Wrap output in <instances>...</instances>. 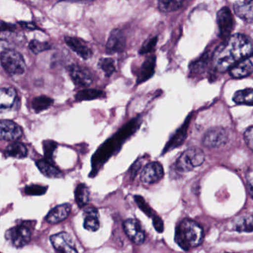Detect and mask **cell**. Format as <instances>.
I'll use <instances>...</instances> for the list:
<instances>
[{
  "label": "cell",
  "instance_id": "8d00e7d4",
  "mask_svg": "<svg viewBox=\"0 0 253 253\" xmlns=\"http://www.w3.org/2000/svg\"><path fill=\"white\" fill-rule=\"evenodd\" d=\"M154 226L158 232H162L164 230V223L162 220L158 216H155L153 217Z\"/></svg>",
  "mask_w": 253,
  "mask_h": 253
},
{
  "label": "cell",
  "instance_id": "f1b7e54d",
  "mask_svg": "<svg viewBox=\"0 0 253 253\" xmlns=\"http://www.w3.org/2000/svg\"><path fill=\"white\" fill-rule=\"evenodd\" d=\"M51 48H52V46L48 42H41V41H37V40H33L29 43V48L35 54H38L42 52V51L51 49Z\"/></svg>",
  "mask_w": 253,
  "mask_h": 253
},
{
  "label": "cell",
  "instance_id": "484cf974",
  "mask_svg": "<svg viewBox=\"0 0 253 253\" xmlns=\"http://www.w3.org/2000/svg\"><path fill=\"white\" fill-rule=\"evenodd\" d=\"M183 0H158V8L164 13L173 12L181 7Z\"/></svg>",
  "mask_w": 253,
  "mask_h": 253
},
{
  "label": "cell",
  "instance_id": "d6a6232c",
  "mask_svg": "<svg viewBox=\"0 0 253 253\" xmlns=\"http://www.w3.org/2000/svg\"><path fill=\"white\" fill-rule=\"evenodd\" d=\"M207 55H204L201 60H198V61L192 63L190 66L191 70H192V72H199L201 69L205 68V66H207Z\"/></svg>",
  "mask_w": 253,
  "mask_h": 253
},
{
  "label": "cell",
  "instance_id": "74e56055",
  "mask_svg": "<svg viewBox=\"0 0 253 253\" xmlns=\"http://www.w3.org/2000/svg\"><path fill=\"white\" fill-rule=\"evenodd\" d=\"M19 24L20 26L26 29H29V30H35V29H38V26H35V24L32 23H26V22H20Z\"/></svg>",
  "mask_w": 253,
  "mask_h": 253
},
{
  "label": "cell",
  "instance_id": "d590c367",
  "mask_svg": "<svg viewBox=\"0 0 253 253\" xmlns=\"http://www.w3.org/2000/svg\"><path fill=\"white\" fill-rule=\"evenodd\" d=\"M253 169H252L251 167H250V169L248 170V171H247V186H248L249 192H250V195L251 197H253Z\"/></svg>",
  "mask_w": 253,
  "mask_h": 253
},
{
  "label": "cell",
  "instance_id": "8fae6325",
  "mask_svg": "<svg viewBox=\"0 0 253 253\" xmlns=\"http://www.w3.org/2000/svg\"><path fill=\"white\" fill-rule=\"evenodd\" d=\"M217 22L220 30V37L226 39L233 29V17L227 7H223L217 14Z\"/></svg>",
  "mask_w": 253,
  "mask_h": 253
},
{
  "label": "cell",
  "instance_id": "ac0fdd59",
  "mask_svg": "<svg viewBox=\"0 0 253 253\" xmlns=\"http://www.w3.org/2000/svg\"><path fill=\"white\" fill-rule=\"evenodd\" d=\"M233 9L239 18L247 23L253 22V0L238 1L234 3Z\"/></svg>",
  "mask_w": 253,
  "mask_h": 253
},
{
  "label": "cell",
  "instance_id": "ffe728a7",
  "mask_svg": "<svg viewBox=\"0 0 253 253\" xmlns=\"http://www.w3.org/2000/svg\"><path fill=\"white\" fill-rule=\"evenodd\" d=\"M155 63H156V57L155 56H151L148 57L140 68L139 72L137 82L143 83L149 80L155 72Z\"/></svg>",
  "mask_w": 253,
  "mask_h": 253
},
{
  "label": "cell",
  "instance_id": "7a4b0ae2",
  "mask_svg": "<svg viewBox=\"0 0 253 253\" xmlns=\"http://www.w3.org/2000/svg\"><path fill=\"white\" fill-rule=\"evenodd\" d=\"M203 238L202 227L190 219H183L176 229L175 242L186 251L199 246Z\"/></svg>",
  "mask_w": 253,
  "mask_h": 253
},
{
  "label": "cell",
  "instance_id": "277c9868",
  "mask_svg": "<svg viewBox=\"0 0 253 253\" xmlns=\"http://www.w3.org/2000/svg\"><path fill=\"white\" fill-rule=\"evenodd\" d=\"M204 161L205 155L202 149L198 147L189 148L184 151L176 161V168L182 172H187L202 165Z\"/></svg>",
  "mask_w": 253,
  "mask_h": 253
},
{
  "label": "cell",
  "instance_id": "836d02e7",
  "mask_svg": "<svg viewBox=\"0 0 253 253\" xmlns=\"http://www.w3.org/2000/svg\"><path fill=\"white\" fill-rule=\"evenodd\" d=\"M244 138L245 140L246 144L248 146L250 150L253 151V127L250 126L244 134Z\"/></svg>",
  "mask_w": 253,
  "mask_h": 253
},
{
  "label": "cell",
  "instance_id": "d4e9b609",
  "mask_svg": "<svg viewBox=\"0 0 253 253\" xmlns=\"http://www.w3.org/2000/svg\"><path fill=\"white\" fill-rule=\"evenodd\" d=\"M90 191L88 186L84 183L78 185L75 190V200L80 207H84L89 201Z\"/></svg>",
  "mask_w": 253,
  "mask_h": 253
},
{
  "label": "cell",
  "instance_id": "f546056e",
  "mask_svg": "<svg viewBox=\"0 0 253 253\" xmlns=\"http://www.w3.org/2000/svg\"><path fill=\"white\" fill-rule=\"evenodd\" d=\"M99 67L106 74V76L110 77L115 72V61L111 58H103L99 61Z\"/></svg>",
  "mask_w": 253,
  "mask_h": 253
},
{
  "label": "cell",
  "instance_id": "2e32d148",
  "mask_svg": "<svg viewBox=\"0 0 253 253\" xmlns=\"http://www.w3.org/2000/svg\"><path fill=\"white\" fill-rule=\"evenodd\" d=\"M253 66L252 59L244 58V60L234 65L230 68L229 74L233 78H244L250 76L253 73Z\"/></svg>",
  "mask_w": 253,
  "mask_h": 253
},
{
  "label": "cell",
  "instance_id": "e0dca14e",
  "mask_svg": "<svg viewBox=\"0 0 253 253\" xmlns=\"http://www.w3.org/2000/svg\"><path fill=\"white\" fill-rule=\"evenodd\" d=\"M17 97V91L14 88H0V113L10 110L15 103Z\"/></svg>",
  "mask_w": 253,
  "mask_h": 253
},
{
  "label": "cell",
  "instance_id": "1f68e13d",
  "mask_svg": "<svg viewBox=\"0 0 253 253\" xmlns=\"http://www.w3.org/2000/svg\"><path fill=\"white\" fill-rule=\"evenodd\" d=\"M26 193L31 195H41L46 192L47 187L39 186V185H31L26 186Z\"/></svg>",
  "mask_w": 253,
  "mask_h": 253
},
{
  "label": "cell",
  "instance_id": "83f0119b",
  "mask_svg": "<svg viewBox=\"0 0 253 253\" xmlns=\"http://www.w3.org/2000/svg\"><path fill=\"white\" fill-rule=\"evenodd\" d=\"M103 92L100 90L96 89H85L79 91L77 94V100L82 101V100H91L99 98L103 96Z\"/></svg>",
  "mask_w": 253,
  "mask_h": 253
},
{
  "label": "cell",
  "instance_id": "44dd1931",
  "mask_svg": "<svg viewBox=\"0 0 253 253\" xmlns=\"http://www.w3.org/2000/svg\"><path fill=\"white\" fill-rule=\"evenodd\" d=\"M37 166L40 171L46 177L50 178H60L63 177V173L48 161L40 160L37 162Z\"/></svg>",
  "mask_w": 253,
  "mask_h": 253
},
{
  "label": "cell",
  "instance_id": "8992f818",
  "mask_svg": "<svg viewBox=\"0 0 253 253\" xmlns=\"http://www.w3.org/2000/svg\"><path fill=\"white\" fill-rule=\"evenodd\" d=\"M31 237L32 233L30 229L25 225L14 226L5 232L7 241L17 248H21L27 245L30 242Z\"/></svg>",
  "mask_w": 253,
  "mask_h": 253
},
{
  "label": "cell",
  "instance_id": "7c38bea8",
  "mask_svg": "<svg viewBox=\"0 0 253 253\" xmlns=\"http://www.w3.org/2000/svg\"><path fill=\"white\" fill-rule=\"evenodd\" d=\"M69 73L72 81L78 86L88 87L92 84V75L85 68L72 65L69 68Z\"/></svg>",
  "mask_w": 253,
  "mask_h": 253
},
{
  "label": "cell",
  "instance_id": "52a82bcc",
  "mask_svg": "<svg viewBox=\"0 0 253 253\" xmlns=\"http://www.w3.org/2000/svg\"><path fill=\"white\" fill-rule=\"evenodd\" d=\"M50 241L56 251L59 253H78L72 237L66 232H60V233L51 235L50 237Z\"/></svg>",
  "mask_w": 253,
  "mask_h": 253
},
{
  "label": "cell",
  "instance_id": "9a60e30c",
  "mask_svg": "<svg viewBox=\"0 0 253 253\" xmlns=\"http://www.w3.org/2000/svg\"><path fill=\"white\" fill-rule=\"evenodd\" d=\"M72 207L69 204H61L54 207L47 214L45 220L51 224L58 223L67 218L70 214Z\"/></svg>",
  "mask_w": 253,
  "mask_h": 253
},
{
  "label": "cell",
  "instance_id": "4fadbf2b",
  "mask_svg": "<svg viewBox=\"0 0 253 253\" xmlns=\"http://www.w3.org/2000/svg\"><path fill=\"white\" fill-rule=\"evenodd\" d=\"M126 46V38L123 32L118 29L112 31L106 44V51L109 54L121 53Z\"/></svg>",
  "mask_w": 253,
  "mask_h": 253
},
{
  "label": "cell",
  "instance_id": "ba28073f",
  "mask_svg": "<svg viewBox=\"0 0 253 253\" xmlns=\"http://www.w3.org/2000/svg\"><path fill=\"white\" fill-rule=\"evenodd\" d=\"M23 135V130L16 123L0 120V140H17Z\"/></svg>",
  "mask_w": 253,
  "mask_h": 253
},
{
  "label": "cell",
  "instance_id": "e575fe53",
  "mask_svg": "<svg viewBox=\"0 0 253 253\" xmlns=\"http://www.w3.org/2000/svg\"><path fill=\"white\" fill-rule=\"evenodd\" d=\"M56 143L53 141H45L44 143V151H45V155L47 158L51 159V156H52L53 152H54V149H56Z\"/></svg>",
  "mask_w": 253,
  "mask_h": 253
},
{
  "label": "cell",
  "instance_id": "7402d4cb",
  "mask_svg": "<svg viewBox=\"0 0 253 253\" xmlns=\"http://www.w3.org/2000/svg\"><path fill=\"white\" fill-rule=\"evenodd\" d=\"M5 155L11 158H26L28 155V149L26 145L20 142L11 143L5 149Z\"/></svg>",
  "mask_w": 253,
  "mask_h": 253
},
{
  "label": "cell",
  "instance_id": "3957f363",
  "mask_svg": "<svg viewBox=\"0 0 253 253\" xmlns=\"http://www.w3.org/2000/svg\"><path fill=\"white\" fill-rule=\"evenodd\" d=\"M0 61L5 72L11 76L25 73L26 62L21 54L11 48H6L0 54Z\"/></svg>",
  "mask_w": 253,
  "mask_h": 253
},
{
  "label": "cell",
  "instance_id": "5bb4252c",
  "mask_svg": "<svg viewBox=\"0 0 253 253\" xmlns=\"http://www.w3.org/2000/svg\"><path fill=\"white\" fill-rule=\"evenodd\" d=\"M65 42H66V45L72 51H75L78 55H79L81 58L84 59V60H88V59L92 57L93 53L91 48L81 39L72 38V37H66Z\"/></svg>",
  "mask_w": 253,
  "mask_h": 253
},
{
  "label": "cell",
  "instance_id": "9c48e42d",
  "mask_svg": "<svg viewBox=\"0 0 253 253\" xmlns=\"http://www.w3.org/2000/svg\"><path fill=\"white\" fill-rule=\"evenodd\" d=\"M163 166L158 162H152L146 165L140 174V180L146 184H152L159 181L164 177Z\"/></svg>",
  "mask_w": 253,
  "mask_h": 253
},
{
  "label": "cell",
  "instance_id": "30bf717a",
  "mask_svg": "<svg viewBox=\"0 0 253 253\" xmlns=\"http://www.w3.org/2000/svg\"><path fill=\"white\" fill-rule=\"evenodd\" d=\"M124 231L131 242L140 245L145 241V234L140 223L135 219H127L123 223Z\"/></svg>",
  "mask_w": 253,
  "mask_h": 253
},
{
  "label": "cell",
  "instance_id": "cb8c5ba5",
  "mask_svg": "<svg viewBox=\"0 0 253 253\" xmlns=\"http://www.w3.org/2000/svg\"><path fill=\"white\" fill-rule=\"evenodd\" d=\"M232 100L237 104H245L253 106V88H245L240 90L234 94Z\"/></svg>",
  "mask_w": 253,
  "mask_h": 253
},
{
  "label": "cell",
  "instance_id": "603a6c76",
  "mask_svg": "<svg viewBox=\"0 0 253 253\" xmlns=\"http://www.w3.org/2000/svg\"><path fill=\"white\" fill-rule=\"evenodd\" d=\"M235 230L238 232H252L253 230V220L252 214L242 216L235 219L233 223Z\"/></svg>",
  "mask_w": 253,
  "mask_h": 253
},
{
  "label": "cell",
  "instance_id": "6da1fadb",
  "mask_svg": "<svg viewBox=\"0 0 253 253\" xmlns=\"http://www.w3.org/2000/svg\"><path fill=\"white\" fill-rule=\"evenodd\" d=\"M253 43L249 37L241 34L232 35L214 56L217 71L223 72L230 69L236 62L251 57Z\"/></svg>",
  "mask_w": 253,
  "mask_h": 253
},
{
  "label": "cell",
  "instance_id": "5b68a950",
  "mask_svg": "<svg viewBox=\"0 0 253 253\" xmlns=\"http://www.w3.org/2000/svg\"><path fill=\"white\" fill-rule=\"evenodd\" d=\"M229 141V133L222 127H215L209 130L204 134L203 144L210 149H216L225 146Z\"/></svg>",
  "mask_w": 253,
  "mask_h": 253
},
{
  "label": "cell",
  "instance_id": "4316f807",
  "mask_svg": "<svg viewBox=\"0 0 253 253\" xmlns=\"http://www.w3.org/2000/svg\"><path fill=\"white\" fill-rule=\"evenodd\" d=\"M54 103V100L51 97L47 96H40V97H35L32 100V108L34 110L39 113L45 109H48Z\"/></svg>",
  "mask_w": 253,
  "mask_h": 253
},
{
  "label": "cell",
  "instance_id": "d6986e66",
  "mask_svg": "<svg viewBox=\"0 0 253 253\" xmlns=\"http://www.w3.org/2000/svg\"><path fill=\"white\" fill-rule=\"evenodd\" d=\"M84 228L91 232H96L100 228V220L97 210L89 207L85 209L84 212Z\"/></svg>",
  "mask_w": 253,
  "mask_h": 253
},
{
  "label": "cell",
  "instance_id": "4dcf8cb0",
  "mask_svg": "<svg viewBox=\"0 0 253 253\" xmlns=\"http://www.w3.org/2000/svg\"><path fill=\"white\" fill-rule=\"evenodd\" d=\"M158 37H154V38H150V39L146 41L142 45L139 53L143 55V54H148V53H150L151 51H153L157 42H158Z\"/></svg>",
  "mask_w": 253,
  "mask_h": 253
}]
</instances>
